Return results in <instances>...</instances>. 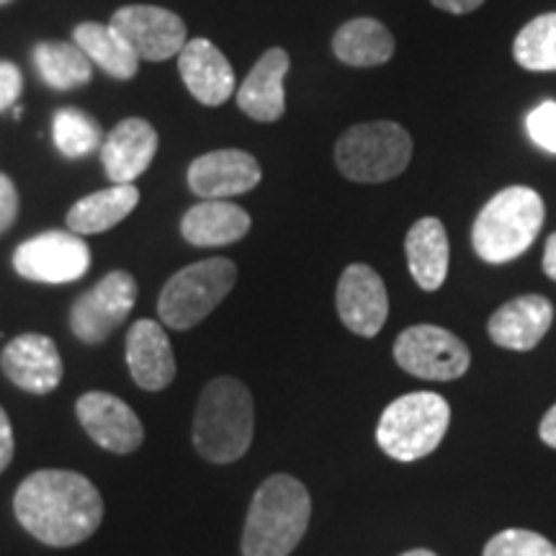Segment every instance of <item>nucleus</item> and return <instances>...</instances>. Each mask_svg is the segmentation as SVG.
<instances>
[{"mask_svg": "<svg viewBox=\"0 0 556 556\" xmlns=\"http://www.w3.org/2000/svg\"><path fill=\"white\" fill-rule=\"evenodd\" d=\"M18 523L47 546L83 544L103 523L101 492L88 477L67 469H41L21 482L13 497Z\"/></svg>", "mask_w": 556, "mask_h": 556, "instance_id": "nucleus-1", "label": "nucleus"}, {"mask_svg": "<svg viewBox=\"0 0 556 556\" xmlns=\"http://www.w3.org/2000/svg\"><path fill=\"white\" fill-rule=\"evenodd\" d=\"M312 497L299 479L274 475L258 486L242 528V556H289L309 528Z\"/></svg>", "mask_w": 556, "mask_h": 556, "instance_id": "nucleus-2", "label": "nucleus"}, {"mask_svg": "<svg viewBox=\"0 0 556 556\" xmlns=\"http://www.w3.org/2000/svg\"><path fill=\"white\" fill-rule=\"evenodd\" d=\"M253 394L242 381L219 377L201 392L193 415V446L206 462L232 464L253 443Z\"/></svg>", "mask_w": 556, "mask_h": 556, "instance_id": "nucleus-3", "label": "nucleus"}, {"mask_svg": "<svg viewBox=\"0 0 556 556\" xmlns=\"http://www.w3.org/2000/svg\"><path fill=\"white\" fill-rule=\"evenodd\" d=\"M544 199L528 186H510L495 193L471 227V245L484 263H510L523 255L544 225Z\"/></svg>", "mask_w": 556, "mask_h": 556, "instance_id": "nucleus-4", "label": "nucleus"}, {"mask_svg": "<svg viewBox=\"0 0 556 556\" xmlns=\"http://www.w3.org/2000/svg\"><path fill=\"white\" fill-rule=\"evenodd\" d=\"M451 426V405L435 392H409L394 400L377 426V443L389 458L417 462L441 446Z\"/></svg>", "mask_w": 556, "mask_h": 556, "instance_id": "nucleus-5", "label": "nucleus"}, {"mask_svg": "<svg viewBox=\"0 0 556 556\" xmlns=\"http://www.w3.org/2000/svg\"><path fill=\"white\" fill-rule=\"evenodd\" d=\"M409 160L413 137L394 122L356 124L336 144L338 170L356 184H384L397 178Z\"/></svg>", "mask_w": 556, "mask_h": 556, "instance_id": "nucleus-6", "label": "nucleus"}, {"mask_svg": "<svg viewBox=\"0 0 556 556\" xmlns=\"http://www.w3.org/2000/svg\"><path fill=\"white\" fill-rule=\"evenodd\" d=\"M238 281V266L229 258H208L180 268L163 287L157 315L173 330H191L225 302Z\"/></svg>", "mask_w": 556, "mask_h": 556, "instance_id": "nucleus-7", "label": "nucleus"}, {"mask_svg": "<svg viewBox=\"0 0 556 556\" xmlns=\"http://www.w3.org/2000/svg\"><path fill=\"white\" fill-rule=\"evenodd\" d=\"M402 371L426 381H454L469 371L471 353L464 340L438 325H413L394 343Z\"/></svg>", "mask_w": 556, "mask_h": 556, "instance_id": "nucleus-8", "label": "nucleus"}, {"mask_svg": "<svg viewBox=\"0 0 556 556\" xmlns=\"http://www.w3.org/2000/svg\"><path fill=\"white\" fill-rule=\"evenodd\" d=\"M137 302V281L127 270H111L93 289L75 299L70 328L86 345H99L129 317Z\"/></svg>", "mask_w": 556, "mask_h": 556, "instance_id": "nucleus-9", "label": "nucleus"}, {"mask_svg": "<svg viewBox=\"0 0 556 556\" xmlns=\"http://www.w3.org/2000/svg\"><path fill=\"white\" fill-rule=\"evenodd\" d=\"M90 250L80 235L50 229L21 242L13 253V268L26 281L73 283L88 274Z\"/></svg>", "mask_w": 556, "mask_h": 556, "instance_id": "nucleus-10", "label": "nucleus"}, {"mask_svg": "<svg viewBox=\"0 0 556 556\" xmlns=\"http://www.w3.org/2000/svg\"><path fill=\"white\" fill-rule=\"evenodd\" d=\"M111 26L139 60L163 62L186 47V24L178 13L157 5H127L111 16Z\"/></svg>", "mask_w": 556, "mask_h": 556, "instance_id": "nucleus-11", "label": "nucleus"}, {"mask_svg": "<svg viewBox=\"0 0 556 556\" xmlns=\"http://www.w3.org/2000/svg\"><path fill=\"white\" fill-rule=\"evenodd\" d=\"M338 315L361 338L379 336L389 315V296L381 276L371 266L353 263L338 281Z\"/></svg>", "mask_w": 556, "mask_h": 556, "instance_id": "nucleus-12", "label": "nucleus"}, {"mask_svg": "<svg viewBox=\"0 0 556 556\" xmlns=\"http://www.w3.org/2000/svg\"><path fill=\"white\" fill-rule=\"evenodd\" d=\"M86 433L111 454H135L144 441V428L127 402L109 392H88L75 405Z\"/></svg>", "mask_w": 556, "mask_h": 556, "instance_id": "nucleus-13", "label": "nucleus"}, {"mask_svg": "<svg viewBox=\"0 0 556 556\" xmlns=\"http://www.w3.org/2000/svg\"><path fill=\"white\" fill-rule=\"evenodd\" d=\"M0 368L13 384L29 394H50L62 381V356L58 343L39 332L13 338L0 353Z\"/></svg>", "mask_w": 556, "mask_h": 556, "instance_id": "nucleus-14", "label": "nucleus"}, {"mask_svg": "<svg viewBox=\"0 0 556 556\" xmlns=\"http://www.w3.org/2000/svg\"><path fill=\"white\" fill-rule=\"evenodd\" d=\"M261 165L245 150H214L193 160L186 173L189 189L199 199H229L261 184Z\"/></svg>", "mask_w": 556, "mask_h": 556, "instance_id": "nucleus-15", "label": "nucleus"}, {"mask_svg": "<svg viewBox=\"0 0 556 556\" xmlns=\"http://www.w3.org/2000/svg\"><path fill=\"white\" fill-rule=\"evenodd\" d=\"M178 73L204 106H222L235 93V70L208 39H189L178 52Z\"/></svg>", "mask_w": 556, "mask_h": 556, "instance_id": "nucleus-16", "label": "nucleus"}, {"mask_svg": "<svg viewBox=\"0 0 556 556\" xmlns=\"http://www.w3.org/2000/svg\"><path fill=\"white\" fill-rule=\"evenodd\" d=\"M157 152V131L150 122L124 119L101 144V163L111 184H135L150 168Z\"/></svg>", "mask_w": 556, "mask_h": 556, "instance_id": "nucleus-17", "label": "nucleus"}, {"mask_svg": "<svg viewBox=\"0 0 556 556\" xmlns=\"http://www.w3.org/2000/svg\"><path fill=\"white\" fill-rule=\"evenodd\" d=\"M554 323V307L546 296L526 294L513 299L490 317L486 332L492 343L505 351H531L536 348Z\"/></svg>", "mask_w": 556, "mask_h": 556, "instance_id": "nucleus-18", "label": "nucleus"}, {"mask_svg": "<svg viewBox=\"0 0 556 556\" xmlns=\"http://www.w3.org/2000/svg\"><path fill=\"white\" fill-rule=\"evenodd\" d=\"M127 364L137 387L160 392L176 379V356L163 325L139 319L127 336Z\"/></svg>", "mask_w": 556, "mask_h": 556, "instance_id": "nucleus-19", "label": "nucleus"}, {"mask_svg": "<svg viewBox=\"0 0 556 556\" xmlns=\"http://www.w3.org/2000/svg\"><path fill=\"white\" fill-rule=\"evenodd\" d=\"M291 67L287 50L274 47L255 62L250 75L238 88V106L245 111L250 119L270 124L278 122L287 111V93H283V80Z\"/></svg>", "mask_w": 556, "mask_h": 556, "instance_id": "nucleus-20", "label": "nucleus"}, {"mask_svg": "<svg viewBox=\"0 0 556 556\" xmlns=\"http://www.w3.org/2000/svg\"><path fill=\"white\" fill-rule=\"evenodd\" d=\"M250 214L227 199H201V204L191 206L180 222V235L186 242L197 248H222L232 245L250 232Z\"/></svg>", "mask_w": 556, "mask_h": 556, "instance_id": "nucleus-21", "label": "nucleus"}, {"mask_svg": "<svg viewBox=\"0 0 556 556\" xmlns=\"http://www.w3.org/2000/svg\"><path fill=\"white\" fill-rule=\"evenodd\" d=\"M407 266L422 291H438L448 276V238L441 219L422 217L409 227Z\"/></svg>", "mask_w": 556, "mask_h": 556, "instance_id": "nucleus-22", "label": "nucleus"}, {"mask_svg": "<svg viewBox=\"0 0 556 556\" xmlns=\"http://www.w3.org/2000/svg\"><path fill=\"white\" fill-rule=\"evenodd\" d=\"M139 204L135 184H114L111 189L96 191L80 199L67 212V227L75 235H99L127 219Z\"/></svg>", "mask_w": 556, "mask_h": 556, "instance_id": "nucleus-23", "label": "nucleus"}, {"mask_svg": "<svg viewBox=\"0 0 556 556\" xmlns=\"http://www.w3.org/2000/svg\"><path fill=\"white\" fill-rule=\"evenodd\" d=\"M394 37L377 18H353L332 37V52L351 67H377L392 60Z\"/></svg>", "mask_w": 556, "mask_h": 556, "instance_id": "nucleus-24", "label": "nucleus"}, {"mask_svg": "<svg viewBox=\"0 0 556 556\" xmlns=\"http://www.w3.org/2000/svg\"><path fill=\"white\" fill-rule=\"evenodd\" d=\"M73 39L90 60V65H99L114 80H131L137 75L139 58L111 24L86 21L75 26Z\"/></svg>", "mask_w": 556, "mask_h": 556, "instance_id": "nucleus-25", "label": "nucleus"}, {"mask_svg": "<svg viewBox=\"0 0 556 556\" xmlns=\"http://www.w3.org/2000/svg\"><path fill=\"white\" fill-rule=\"evenodd\" d=\"M34 65H37L41 80L54 90L80 88L93 75V65L80 47L67 45V41H41L34 50Z\"/></svg>", "mask_w": 556, "mask_h": 556, "instance_id": "nucleus-26", "label": "nucleus"}, {"mask_svg": "<svg viewBox=\"0 0 556 556\" xmlns=\"http://www.w3.org/2000/svg\"><path fill=\"white\" fill-rule=\"evenodd\" d=\"M513 54L520 67L533 73L556 70V13H544L526 24L513 41Z\"/></svg>", "mask_w": 556, "mask_h": 556, "instance_id": "nucleus-27", "label": "nucleus"}, {"mask_svg": "<svg viewBox=\"0 0 556 556\" xmlns=\"http://www.w3.org/2000/svg\"><path fill=\"white\" fill-rule=\"evenodd\" d=\"M52 135L54 148L67 160L86 157L101 148V127L80 109H60L54 114Z\"/></svg>", "mask_w": 556, "mask_h": 556, "instance_id": "nucleus-28", "label": "nucleus"}, {"mask_svg": "<svg viewBox=\"0 0 556 556\" xmlns=\"http://www.w3.org/2000/svg\"><path fill=\"white\" fill-rule=\"evenodd\" d=\"M482 556H556V546L541 533L507 528L486 541Z\"/></svg>", "mask_w": 556, "mask_h": 556, "instance_id": "nucleus-29", "label": "nucleus"}, {"mask_svg": "<svg viewBox=\"0 0 556 556\" xmlns=\"http://www.w3.org/2000/svg\"><path fill=\"white\" fill-rule=\"evenodd\" d=\"M528 135L546 152L556 155V101H544L528 114Z\"/></svg>", "mask_w": 556, "mask_h": 556, "instance_id": "nucleus-30", "label": "nucleus"}, {"mask_svg": "<svg viewBox=\"0 0 556 556\" xmlns=\"http://www.w3.org/2000/svg\"><path fill=\"white\" fill-rule=\"evenodd\" d=\"M24 90V75L9 60H0V111L13 109Z\"/></svg>", "mask_w": 556, "mask_h": 556, "instance_id": "nucleus-31", "label": "nucleus"}, {"mask_svg": "<svg viewBox=\"0 0 556 556\" xmlns=\"http://www.w3.org/2000/svg\"><path fill=\"white\" fill-rule=\"evenodd\" d=\"M18 217V191L13 180L0 173V235L9 232Z\"/></svg>", "mask_w": 556, "mask_h": 556, "instance_id": "nucleus-32", "label": "nucleus"}, {"mask_svg": "<svg viewBox=\"0 0 556 556\" xmlns=\"http://www.w3.org/2000/svg\"><path fill=\"white\" fill-rule=\"evenodd\" d=\"M13 448H16V441H13V428L5 409L0 407V471L11 464Z\"/></svg>", "mask_w": 556, "mask_h": 556, "instance_id": "nucleus-33", "label": "nucleus"}, {"mask_svg": "<svg viewBox=\"0 0 556 556\" xmlns=\"http://www.w3.org/2000/svg\"><path fill=\"white\" fill-rule=\"evenodd\" d=\"M430 3H433L435 9H441V11H446V13H456V16H462V13L477 11L479 5L484 3V0H430Z\"/></svg>", "mask_w": 556, "mask_h": 556, "instance_id": "nucleus-34", "label": "nucleus"}, {"mask_svg": "<svg viewBox=\"0 0 556 556\" xmlns=\"http://www.w3.org/2000/svg\"><path fill=\"white\" fill-rule=\"evenodd\" d=\"M539 435H541V441L546 443V446L556 448V405L548 409V413L544 415V420H541Z\"/></svg>", "mask_w": 556, "mask_h": 556, "instance_id": "nucleus-35", "label": "nucleus"}, {"mask_svg": "<svg viewBox=\"0 0 556 556\" xmlns=\"http://www.w3.org/2000/svg\"><path fill=\"white\" fill-rule=\"evenodd\" d=\"M544 270L546 276L556 281V232L548 238L546 242V250H544Z\"/></svg>", "mask_w": 556, "mask_h": 556, "instance_id": "nucleus-36", "label": "nucleus"}, {"mask_svg": "<svg viewBox=\"0 0 556 556\" xmlns=\"http://www.w3.org/2000/svg\"><path fill=\"white\" fill-rule=\"evenodd\" d=\"M402 556H438V554L428 552V548H413V552H405Z\"/></svg>", "mask_w": 556, "mask_h": 556, "instance_id": "nucleus-37", "label": "nucleus"}, {"mask_svg": "<svg viewBox=\"0 0 556 556\" xmlns=\"http://www.w3.org/2000/svg\"><path fill=\"white\" fill-rule=\"evenodd\" d=\"M21 114H24V109H21V106H13V119H21Z\"/></svg>", "mask_w": 556, "mask_h": 556, "instance_id": "nucleus-38", "label": "nucleus"}, {"mask_svg": "<svg viewBox=\"0 0 556 556\" xmlns=\"http://www.w3.org/2000/svg\"><path fill=\"white\" fill-rule=\"evenodd\" d=\"M5 3H11V0H0V5H5Z\"/></svg>", "mask_w": 556, "mask_h": 556, "instance_id": "nucleus-39", "label": "nucleus"}]
</instances>
